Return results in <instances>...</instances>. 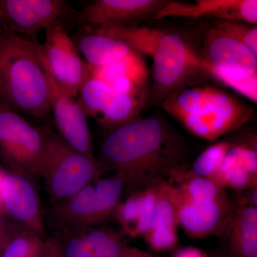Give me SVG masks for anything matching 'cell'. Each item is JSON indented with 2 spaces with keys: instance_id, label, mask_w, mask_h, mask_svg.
I'll return each instance as SVG.
<instances>
[{
  "instance_id": "cell-30",
  "label": "cell",
  "mask_w": 257,
  "mask_h": 257,
  "mask_svg": "<svg viewBox=\"0 0 257 257\" xmlns=\"http://www.w3.org/2000/svg\"><path fill=\"white\" fill-rule=\"evenodd\" d=\"M159 181L143 189L135 238H143L151 226L156 208Z\"/></svg>"
},
{
  "instance_id": "cell-10",
  "label": "cell",
  "mask_w": 257,
  "mask_h": 257,
  "mask_svg": "<svg viewBox=\"0 0 257 257\" xmlns=\"http://www.w3.org/2000/svg\"><path fill=\"white\" fill-rule=\"evenodd\" d=\"M199 55L203 72L204 69L211 68L229 73L257 75V55L241 42L211 25L203 33Z\"/></svg>"
},
{
  "instance_id": "cell-31",
  "label": "cell",
  "mask_w": 257,
  "mask_h": 257,
  "mask_svg": "<svg viewBox=\"0 0 257 257\" xmlns=\"http://www.w3.org/2000/svg\"><path fill=\"white\" fill-rule=\"evenodd\" d=\"M236 192L238 194L234 202L235 205L257 207V186Z\"/></svg>"
},
{
  "instance_id": "cell-27",
  "label": "cell",
  "mask_w": 257,
  "mask_h": 257,
  "mask_svg": "<svg viewBox=\"0 0 257 257\" xmlns=\"http://www.w3.org/2000/svg\"><path fill=\"white\" fill-rule=\"evenodd\" d=\"M143 189L130 193L124 202L119 203L114 214L121 226V232L130 237L135 238Z\"/></svg>"
},
{
  "instance_id": "cell-26",
  "label": "cell",
  "mask_w": 257,
  "mask_h": 257,
  "mask_svg": "<svg viewBox=\"0 0 257 257\" xmlns=\"http://www.w3.org/2000/svg\"><path fill=\"white\" fill-rule=\"evenodd\" d=\"M207 77L234 89L253 103L257 101V75L229 73L217 69L207 68L204 70Z\"/></svg>"
},
{
  "instance_id": "cell-22",
  "label": "cell",
  "mask_w": 257,
  "mask_h": 257,
  "mask_svg": "<svg viewBox=\"0 0 257 257\" xmlns=\"http://www.w3.org/2000/svg\"><path fill=\"white\" fill-rule=\"evenodd\" d=\"M148 101L145 98L114 90L110 102L96 120L110 133L115 128L140 118L142 111L147 106Z\"/></svg>"
},
{
  "instance_id": "cell-34",
  "label": "cell",
  "mask_w": 257,
  "mask_h": 257,
  "mask_svg": "<svg viewBox=\"0 0 257 257\" xmlns=\"http://www.w3.org/2000/svg\"><path fill=\"white\" fill-rule=\"evenodd\" d=\"M120 257H157L152 253L147 252L137 247L128 246L126 244L123 248Z\"/></svg>"
},
{
  "instance_id": "cell-28",
  "label": "cell",
  "mask_w": 257,
  "mask_h": 257,
  "mask_svg": "<svg viewBox=\"0 0 257 257\" xmlns=\"http://www.w3.org/2000/svg\"><path fill=\"white\" fill-rule=\"evenodd\" d=\"M210 25L235 40H238L257 55L256 25L239 21H211Z\"/></svg>"
},
{
  "instance_id": "cell-6",
  "label": "cell",
  "mask_w": 257,
  "mask_h": 257,
  "mask_svg": "<svg viewBox=\"0 0 257 257\" xmlns=\"http://www.w3.org/2000/svg\"><path fill=\"white\" fill-rule=\"evenodd\" d=\"M49 130L32 126L17 111L0 103V156L17 173L40 177L48 148Z\"/></svg>"
},
{
  "instance_id": "cell-1",
  "label": "cell",
  "mask_w": 257,
  "mask_h": 257,
  "mask_svg": "<svg viewBox=\"0 0 257 257\" xmlns=\"http://www.w3.org/2000/svg\"><path fill=\"white\" fill-rule=\"evenodd\" d=\"M186 149L167 121L149 116L112 130L96 159L102 170L123 176L131 192L187 170Z\"/></svg>"
},
{
  "instance_id": "cell-37",
  "label": "cell",
  "mask_w": 257,
  "mask_h": 257,
  "mask_svg": "<svg viewBox=\"0 0 257 257\" xmlns=\"http://www.w3.org/2000/svg\"><path fill=\"white\" fill-rule=\"evenodd\" d=\"M209 257H226L224 253L220 251H211V253H208Z\"/></svg>"
},
{
  "instance_id": "cell-29",
  "label": "cell",
  "mask_w": 257,
  "mask_h": 257,
  "mask_svg": "<svg viewBox=\"0 0 257 257\" xmlns=\"http://www.w3.org/2000/svg\"><path fill=\"white\" fill-rule=\"evenodd\" d=\"M84 228L59 233L62 257H96L84 236Z\"/></svg>"
},
{
  "instance_id": "cell-3",
  "label": "cell",
  "mask_w": 257,
  "mask_h": 257,
  "mask_svg": "<svg viewBox=\"0 0 257 257\" xmlns=\"http://www.w3.org/2000/svg\"><path fill=\"white\" fill-rule=\"evenodd\" d=\"M37 43L8 29L0 33V103L45 120L51 112L50 84Z\"/></svg>"
},
{
  "instance_id": "cell-7",
  "label": "cell",
  "mask_w": 257,
  "mask_h": 257,
  "mask_svg": "<svg viewBox=\"0 0 257 257\" xmlns=\"http://www.w3.org/2000/svg\"><path fill=\"white\" fill-rule=\"evenodd\" d=\"M44 43H37L42 64L49 77L69 95L77 98L90 75L89 65L69 36L63 24L45 30Z\"/></svg>"
},
{
  "instance_id": "cell-5",
  "label": "cell",
  "mask_w": 257,
  "mask_h": 257,
  "mask_svg": "<svg viewBox=\"0 0 257 257\" xmlns=\"http://www.w3.org/2000/svg\"><path fill=\"white\" fill-rule=\"evenodd\" d=\"M103 172L96 158L76 151L50 128L48 148L40 177L53 205L100 178Z\"/></svg>"
},
{
  "instance_id": "cell-16",
  "label": "cell",
  "mask_w": 257,
  "mask_h": 257,
  "mask_svg": "<svg viewBox=\"0 0 257 257\" xmlns=\"http://www.w3.org/2000/svg\"><path fill=\"white\" fill-rule=\"evenodd\" d=\"M232 140L216 181L239 192L257 186L256 135L248 133Z\"/></svg>"
},
{
  "instance_id": "cell-9",
  "label": "cell",
  "mask_w": 257,
  "mask_h": 257,
  "mask_svg": "<svg viewBox=\"0 0 257 257\" xmlns=\"http://www.w3.org/2000/svg\"><path fill=\"white\" fill-rule=\"evenodd\" d=\"M168 0H94L80 12L72 23L82 28L138 26L153 18Z\"/></svg>"
},
{
  "instance_id": "cell-4",
  "label": "cell",
  "mask_w": 257,
  "mask_h": 257,
  "mask_svg": "<svg viewBox=\"0 0 257 257\" xmlns=\"http://www.w3.org/2000/svg\"><path fill=\"white\" fill-rule=\"evenodd\" d=\"M189 133L209 142L237 131L254 117L253 107L220 88L196 83L160 103Z\"/></svg>"
},
{
  "instance_id": "cell-14",
  "label": "cell",
  "mask_w": 257,
  "mask_h": 257,
  "mask_svg": "<svg viewBox=\"0 0 257 257\" xmlns=\"http://www.w3.org/2000/svg\"><path fill=\"white\" fill-rule=\"evenodd\" d=\"M168 17L189 19L206 18L212 21L228 20L256 25V0H197L195 3L168 1L152 18Z\"/></svg>"
},
{
  "instance_id": "cell-25",
  "label": "cell",
  "mask_w": 257,
  "mask_h": 257,
  "mask_svg": "<svg viewBox=\"0 0 257 257\" xmlns=\"http://www.w3.org/2000/svg\"><path fill=\"white\" fill-rule=\"evenodd\" d=\"M45 239L35 231L19 225L7 243L2 257H39Z\"/></svg>"
},
{
  "instance_id": "cell-32",
  "label": "cell",
  "mask_w": 257,
  "mask_h": 257,
  "mask_svg": "<svg viewBox=\"0 0 257 257\" xmlns=\"http://www.w3.org/2000/svg\"><path fill=\"white\" fill-rule=\"evenodd\" d=\"M39 257H62L60 242L57 236L45 239Z\"/></svg>"
},
{
  "instance_id": "cell-20",
  "label": "cell",
  "mask_w": 257,
  "mask_h": 257,
  "mask_svg": "<svg viewBox=\"0 0 257 257\" xmlns=\"http://www.w3.org/2000/svg\"><path fill=\"white\" fill-rule=\"evenodd\" d=\"M91 75L108 84L126 81L143 89H150V73L144 56L132 50L120 60L100 68L89 67Z\"/></svg>"
},
{
  "instance_id": "cell-38",
  "label": "cell",
  "mask_w": 257,
  "mask_h": 257,
  "mask_svg": "<svg viewBox=\"0 0 257 257\" xmlns=\"http://www.w3.org/2000/svg\"><path fill=\"white\" fill-rule=\"evenodd\" d=\"M5 173L4 172H2V171H0V188H1V183H2V180H3V177H4ZM0 206H1V199H0Z\"/></svg>"
},
{
  "instance_id": "cell-13",
  "label": "cell",
  "mask_w": 257,
  "mask_h": 257,
  "mask_svg": "<svg viewBox=\"0 0 257 257\" xmlns=\"http://www.w3.org/2000/svg\"><path fill=\"white\" fill-rule=\"evenodd\" d=\"M177 197L178 226L187 236L194 239L221 237L235 209L229 197L209 202H188L177 194Z\"/></svg>"
},
{
  "instance_id": "cell-33",
  "label": "cell",
  "mask_w": 257,
  "mask_h": 257,
  "mask_svg": "<svg viewBox=\"0 0 257 257\" xmlns=\"http://www.w3.org/2000/svg\"><path fill=\"white\" fill-rule=\"evenodd\" d=\"M173 257H209L208 253L204 252L199 248L187 246L180 248L176 251Z\"/></svg>"
},
{
  "instance_id": "cell-24",
  "label": "cell",
  "mask_w": 257,
  "mask_h": 257,
  "mask_svg": "<svg viewBox=\"0 0 257 257\" xmlns=\"http://www.w3.org/2000/svg\"><path fill=\"white\" fill-rule=\"evenodd\" d=\"M232 143V139L216 142L204 150L187 170L194 175L216 181Z\"/></svg>"
},
{
  "instance_id": "cell-39",
  "label": "cell",
  "mask_w": 257,
  "mask_h": 257,
  "mask_svg": "<svg viewBox=\"0 0 257 257\" xmlns=\"http://www.w3.org/2000/svg\"><path fill=\"white\" fill-rule=\"evenodd\" d=\"M1 227H2V226H1V225H0V228H1Z\"/></svg>"
},
{
  "instance_id": "cell-11",
  "label": "cell",
  "mask_w": 257,
  "mask_h": 257,
  "mask_svg": "<svg viewBox=\"0 0 257 257\" xmlns=\"http://www.w3.org/2000/svg\"><path fill=\"white\" fill-rule=\"evenodd\" d=\"M47 75L50 84V110L58 135L76 151L95 158L87 115L76 98L64 92Z\"/></svg>"
},
{
  "instance_id": "cell-23",
  "label": "cell",
  "mask_w": 257,
  "mask_h": 257,
  "mask_svg": "<svg viewBox=\"0 0 257 257\" xmlns=\"http://www.w3.org/2000/svg\"><path fill=\"white\" fill-rule=\"evenodd\" d=\"M114 94V90L110 84L90 74L79 89L76 99L87 116L96 119Z\"/></svg>"
},
{
  "instance_id": "cell-19",
  "label": "cell",
  "mask_w": 257,
  "mask_h": 257,
  "mask_svg": "<svg viewBox=\"0 0 257 257\" xmlns=\"http://www.w3.org/2000/svg\"><path fill=\"white\" fill-rule=\"evenodd\" d=\"M72 39L86 63L92 68L105 67L132 51L121 40L87 29L81 28Z\"/></svg>"
},
{
  "instance_id": "cell-8",
  "label": "cell",
  "mask_w": 257,
  "mask_h": 257,
  "mask_svg": "<svg viewBox=\"0 0 257 257\" xmlns=\"http://www.w3.org/2000/svg\"><path fill=\"white\" fill-rule=\"evenodd\" d=\"M8 30L18 36L37 42L42 30L72 22L76 11L64 0H2Z\"/></svg>"
},
{
  "instance_id": "cell-17",
  "label": "cell",
  "mask_w": 257,
  "mask_h": 257,
  "mask_svg": "<svg viewBox=\"0 0 257 257\" xmlns=\"http://www.w3.org/2000/svg\"><path fill=\"white\" fill-rule=\"evenodd\" d=\"M178 200L177 194L167 179L159 181L158 194L151 226L144 236L152 249L167 251L178 244Z\"/></svg>"
},
{
  "instance_id": "cell-36",
  "label": "cell",
  "mask_w": 257,
  "mask_h": 257,
  "mask_svg": "<svg viewBox=\"0 0 257 257\" xmlns=\"http://www.w3.org/2000/svg\"><path fill=\"white\" fill-rule=\"evenodd\" d=\"M8 29L5 21L4 11H3V5H2V0H0V33Z\"/></svg>"
},
{
  "instance_id": "cell-12",
  "label": "cell",
  "mask_w": 257,
  "mask_h": 257,
  "mask_svg": "<svg viewBox=\"0 0 257 257\" xmlns=\"http://www.w3.org/2000/svg\"><path fill=\"white\" fill-rule=\"evenodd\" d=\"M2 207L19 225L45 237L40 197L26 176L5 173L0 188Z\"/></svg>"
},
{
  "instance_id": "cell-2",
  "label": "cell",
  "mask_w": 257,
  "mask_h": 257,
  "mask_svg": "<svg viewBox=\"0 0 257 257\" xmlns=\"http://www.w3.org/2000/svg\"><path fill=\"white\" fill-rule=\"evenodd\" d=\"M125 42L132 50L153 60V83L147 106L160 104L194 79L204 77L199 53L180 32L147 26L84 28Z\"/></svg>"
},
{
  "instance_id": "cell-15",
  "label": "cell",
  "mask_w": 257,
  "mask_h": 257,
  "mask_svg": "<svg viewBox=\"0 0 257 257\" xmlns=\"http://www.w3.org/2000/svg\"><path fill=\"white\" fill-rule=\"evenodd\" d=\"M94 182L69 199L53 205L50 221L58 234L71 230L100 226L110 219L96 192Z\"/></svg>"
},
{
  "instance_id": "cell-35",
  "label": "cell",
  "mask_w": 257,
  "mask_h": 257,
  "mask_svg": "<svg viewBox=\"0 0 257 257\" xmlns=\"http://www.w3.org/2000/svg\"><path fill=\"white\" fill-rule=\"evenodd\" d=\"M16 227L5 228L2 226L0 228V257H2L3 251L7 243L9 241L10 237L14 232Z\"/></svg>"
},
{
  "instance_id": "cell-21",
  "label": "cell",
  "mask_w": 257,
  "mask_h": 257,
  "mask_svg": "<svg viewBox=\"0 0 257 257\" xmlns=\"http://www.w3.org/2000/svg\"><path fill=\"white\" fill-rule=\"evenodd\" d=\"M181 199L192 202H209L229 197L214 179L182 171L167 179Z\"/></svg>"
},
{
  "instance_id": "cell-18",
  "label": "cell",
  "mask_w": 257,
  "mask_h": 257,
  "mask_svg": "<svg viewBox=\"0 0 257 257\" xmlns=\"http://www.w3.org/2000/svg\"><path fill=\"white\" fill-rule=\"evenodd\" d=\"M221 239L226 257H257V207L236 206Z\"/></svg>"
}]
</instances>
